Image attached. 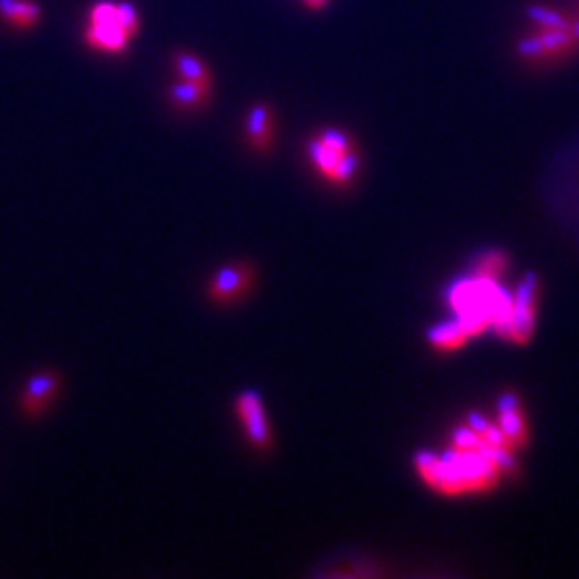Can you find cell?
<instances>
[{
    "instance_id": "5b68a950",
    "label": "cell",
    "mask_w": 579,
    "mask_h": 579,
    "mask_svg": "<svg viewBox=\"0 0 579 579\" xmlns=\"http://www.w3.org/2000/svg\"><path fill=\"white\" fill-rule=\"evenodd\" d=\"M142 31V15L129 0H97L88 7L82 41L88 50L121 56Z\"/></svg>"
},
{
    "instance_id": "5bb4252c",
    "label": "cell",
    "mask_w": 579,
    "mask_h": 579,
    "mask_svg": "<svg viewBox=\"0 0 579 579\" xmlns=\"http://www.w3.org/2000/svg\"><path fill=\"white\" fill-rule=\"evenodd\" d=\"M427 345L432 348L435 354H453V352H459L462 348H465L473 337L465 328L459 324V322L453 318L440 320L427 331Z\"/></svg>"
},
{
    "instance_id": "8992f818",
    "label": "cell",
    "mask_w": 579,
    "mask_h": 579,
    "mask_svg": "<svg viewBox=\"0 0 579 579\" xmlns=\"http://www.w3.org/2000/svg\"><path fill=\"white\" fill-rule=\"evenodd\" d=\"M541 191L552 222L579 243V142L554 157Z\"/></svg>"
},
{
    "instance_id": "52a82bcc",
    "label": "cell",
    "mask_w": 579,
    "mask_h": 579,
    "mask_svg": "<svg viewBox=\"0 0 579 579\" xmlns=\"http://www.w3.org/2000/svg\"><path fill=\"white\" fill-rule=\"evenodd\" d=\"M539 298V277H536V273H526L517 282L515 290L511 292V303L509 309H506V315L494 326L495 335L503 339V342L515 345H526L533 342Z\"/></svg>"
},
{
    "instance_id": "6da1fadb",
    "label": "cell",
    "mask_w": 579,
    "mask_h": 579,
    "mask_svg": "<svg viewBox=\"0 0 579 579\" xmlns=\"http://www.w3.org/2000/svg\"><path fill=\"white\" fill-rule=\"evenodd\" d=\"M419 479L440 495L489 494L504 479L519 474L517 451L498 423L481 412H468L449 434L443 453L419 451L414 455Z\"/></svg>"
},
{
    "instance_id": "9a60e30c",
    "label": "cell",
    "mask_w": 579,
    "mask_h": 579,
    "mask_svg": "<svg viewBox=\"0 0 579 579\" xmlns=\"http://www.w3.org/2000/svg\"><path fill=\"white\" fill-rule=\"evenodd\" d=\"M0 20L15 31L28 33L44 20V9L37 0H0Z\"/></svg>"
},
{
    "instance_id": "277c9868",
    "label": "cell",
    "mask_w": 579,
    "mask_h": 579,
    "mask_svg": "<svg viewBox=\"0 0 579 579\" xmlns=\"http://www.w3.org/2000/svg\"><path fill=\"white\" fill-rule=\"evenodd\" d=\"M307 165L335 189H348L361 175L363 153L345 129L320 127L305 142Z\"/></svg>"
},
{
    "instance_id": "ac0fdd59",
    "label": "cell",
    "mask_w": 579,
    "mask_h": 579,
    "mask_svg": "<svg viewBox=\"0 0 579 579\" xmlns=\"http://www.w3.org/2000/svg\"><path fill=\"white\" fill-rule=\"evenodd\" d=\"M331 0H301V5L309 11H322Z\"/></svg>"
},
{
    "instance_id": "2e32d148",
    "label": "cell",
    "mask_w": 579,
    "mask_h": 579,
    "mask_svg": "<svg viewBox=\"0 0 579 579\" xmlns=\"http://www.w3.org/2000/svg\"><path fill=\"white\" fill-rule=\"evenodd\" d=\"M511 266V258L504 249L492 247V249H483L470 260L468 265V275L481 279H489V282H500L504 277L506 271Z\"/></svg>"
},
{
    "instance_id": "d6986e66",
    "label": "cell",
    "mask_w": 579,
    "mask_h": 579,
    "mask_svg": "<svg viewBox=\"0 0 579 579\" xmlns=\"http://www.w3.org/2000/svg\"><path fill=\"white\" fill-rule=\"evenodd\" d=\"M575 31H577V37H579V17L575 20Z\"/></svg>"
},
{
    "instance_id": "8fae6325",
    "label": "cell",
    "mask_w": 579,
    "mask_h": 579,
    "mask_svg": "<svg viewBox=\"0 0 579 579\" xmlns=\"http://www.w3.org/2000/svg\"><path fill=\"white\" fill-rule=\"evenodd\" d=\"M63 386V378L56 369H41V372L33 374L28 378L26 386H24L22 399H20V410L28 419H37L44 412L54 404V399L58 397Z\"/></svg>"
},
{
    "instance_id": "3957f363",
    "label": "cell",
    "mask_w": 579,
    "mask_h": 579,
    "mask_svg": "<svg viewBox=\"0 0 579 579\" xmlns=\"http://www.w3.org/2000/svg\"><path fill=\"white\" fill-rule=\"evenodd\" d=\"M444 303L449 305L453 318L474 339L504 318L511 292H506L500 282H489L465 273V277L453 282L444 290Z\"/></svg>"
},
{
    "instance_id": "ba28073f",
    "label": "cell",
    "mask_w": 579,
    "mask_h": 579,
    "mask_svg": "<svg viewBox=\"0 0 579 579\" xmlns=\"http://www.w3.org/2000/svg\"><path fill=\"white\" fill-rule=\"evenodd\" d=\"M255 279H258V271L247 260H236L219 266L206 284L208 301L219 307L235 305L254 290Z\"/></svg>"
},
{
    "instance_id": "4fadbf2b",
    "label": "cell",
    "mask_w": 579,
    "mask_h": 579,
    "mask_svg": "<svg viewBox=\"0 0 579 579\" xmlns=\"http://www.w3.org/2000/svg\"><path fill=\"white\" fill-rule=\"evenodd\" d=\"M213 97V85H205V82H194V80H183L176 77L168 86V101L176 112L183 115H191V112H198L205 107Z\"/></svg>"
},
{
    "instance_id": "7c38bea8",
    "label": "cell",
    "mask_w": 579,
    "mask_h": 579,
    "mask_svg": "<svg viewBox=\"0 0 579 579\" xmlns=\"http://www.w3.org/2000/svg\"><path fill=\"white\" fill-rule=\"evenodd\" d=\"M277 137V116L275 110L265 101H258L249 107L245 118V142L254 153L266 155Z\"/></svg>"
},
{
    "instance_id": "9c48e42d",
    "label": "cell",
    "mask_w": 579,
    "mask_h": 579,
    "mask_svg": "<svg viewBox=\"0 0 579 579\" xmlns=\"http://www.w3.org/2000/svg\"><path fill=\"white\" fill-rule=\"evenodd\" d=\"M235 412H236L238 423H241L243 427L245 438L249 440V444L260 453L271 451L273 432H271V423H268L265 402H262L260 393L254 389L238 393L235 399Z\"/></svg>"
},
{
    "instance_id": "e0dca14e",
    "label": "cell",
    "mask_w": 579,
    "mask_h": 579,
    "mask_svg": "<svg viewBox=\"0 0 579 579\" xmlns=\"http://www.w3.org/2000/svg\"><path fill=\"white\" fill-rule=\"evenodd\" d=\"M172 65H175V75L183 80L205 82V85H215L213 71L206 61H202L198 54L189 50H176L172 54Z\"/></svg>"
},
{
    "instance_id": "30bf717a",
    "label": "cell",
    "mask_w": 579,
    "mask_h": 579,
    "mask_svg": "<svg viewBox=\"0 0 579 579\" xmlns=\"http://www.w3.org/2000/svg\"><path fill=\"white\" fill-rule=\"evenodd\" d=\"M495 423L503 429L511 446L515 451L526 449L530 443V425L528 414L524 408L522 397L515 391H503L495 399Z\"/></svg>"
},
{
    "instance_id": "7a4b0ae2",
    "label": "cell",
    "mask_w": 579,
    "mask_h": 579,
    "mask_svg": "<svg viewBox=\"0 0 579 579\" xmlns=\"http://www.w3.org/2000/svg\"><path fill=\"white\" fill-rule=\"evenodd\" d=\"M579 47L575 17L552 5L536 3L526 11V26L515 41V54L530 67L560 65Z\"/></svg>"
}]
</instances>
